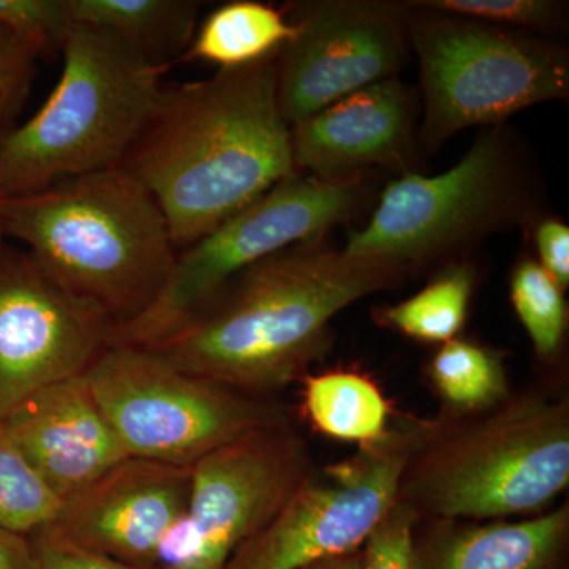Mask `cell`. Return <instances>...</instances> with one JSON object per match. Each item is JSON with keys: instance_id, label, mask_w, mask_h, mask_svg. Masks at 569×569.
<instances>
[{"instance_id": "25", "label": "cell", "mask_w": 569, "mask_h": 569, "mask_svg": "<svg viewBox=\"0 0 569 569\" xmlns=\"http://www.w3.org/2000/svg\"><path fill=\"white\" fill-rule=\"evenodd\" d=\"M411 3L553 40L567 31L568 24L567 3L556 0H415Z\"/></svg>"}, {"instance_id": "5", "label": "cell", "mask_w": 569, "mask_h": 569, "mask_svg": "<svg viewBox=\"0 0 569 569\" xmlns=\"http://www.w3.org/2000/svg\"><path fill=\"white\" fill-rule=\"evenodd\" d=\"M62 71L29 121L0 134V197L122 167L151 121L168 69L114 33L73 24Z\"/></svg>"}, {"instance_id": "27", "label": "cell", "mask_w": 569, "mask_h": 569, "mask_svg": "<svg viewBox=\"0 0 569 569\" xmlns=\"http://www.w3.org/2000/svg\"><path fill=\"white\" fill-rule=\"evenodd\" d=\"M419 522L417 512L397 498L362 545L359 569H417L415 530Z\"/></svg>"}, {"instance_id": "8", "label": "cell", "mask_w": 569, "mask_h": 569, "mask_svg": "<svg viewBox=\"0 0 569 569\" xmlns=\"http://www.w3.org/2000/svg\"><path fill=\"white\" fill-rule=\"evenodd\" d=\"M369 193L366 174L340 179L290 176L179 250L162 293L140 317L116 326L111 343L159 346L201 312L236 276L288 247L325 239L332 228L353 219Z\"/></svg>"}, {"instance_id": "22", "label": "cell", "mask_w": 569, "mask_h": 569, "mask_svg": "<svg viewBox=\"0 0 569 569\" xmlns=\"http://www.w3.org/2000/svg\"><path fill=\"white\" fill-rule=\"evenodd\" d=\"M427 377L451 417H471L511 396L497 350L467 339L449 340L430 358Z\"/></svg>"}, {"instance_id": "32", "label": "cell", "mask_w": 569, "mask_h": 569, "mask_svg": "<svg viewBox=\"0 0 569 569\" xmlns=\"http://www.w3.org/2000/svg\"><path fill=\"white\" fill-rule=\"evenodd\" d=\"M359 567H361V549L316 561L302 569H359Z\"/></svg>"}, {"instance_id": "2", "label": "cell", "mask_w": 569, "mask_h": 569, "mask_svg": "<svg viewBox=\"0 0 569 569\" xmlns=\"http://www.w3.org/2000/svg\"><path fill=\"white\" fill-rule=\"evenodd\" d=\"M280 51L163 88L123 160L162 209L178 252L298 173L277 93Z\"/></svg>"}, {"instance_id": "24", "label": "cell", "mask_w": 569, "mask_h": 569, "mask_svg": "<svg viewBox=\"0 0 569 569\" xmlns=\"http://www.w3.org/2000/svg\"><path fill=\"white\" fill-rule=\"evenodd\" d=\"M59 508L61 501L0 426V527L31 537L54 523Z\"/></svg>"}, {"instance_id": "33", "label": "cell", "mask_w": 569, "mask_h": 569, "mask_svg": "<svg viewBox=\"0 0 569 569\" xmlns=\"http://www.w3.org/2000/svg\"><path fill=\"white\" fill-rule=\"evenodd\" d=\"M0 203H2V197H0ZM6 230H3L2 212H0V252L3 250V238H6Z\"/></svg>"}, {"instance_id": "21", "label": "cell", "mask_w": 569, "mask_h": 569, "mask_svg": "<svg viewBox=\"0 0 569 569\" xmlns=\"http://www.w3.org/2000/svg\"><path fill=\"white\" fill-rule=\"evenodd\" d=\"M477 274L471 261H451L418 293L399 305L378 307L373 318L399 335L441 346L462 331Z\"/></svg>"}, {"instance_id": "9", "label": "cell", "mask_w": 569, "mask_h": 569, "mask_svg": "<svg viewBox=\"0 0 569 569\" xmlns=\"http://www.w3.org/2000/svg\"><path fill=\"white\" fill-rule=\"evenodd\" d=\"M86 378L129 458L192 468L253 430L290 421L271 399L183 372L152 348L111 343Z\"/></svg>"}, {"instance_id": "29", "label": "cell", "mask_w": 569, "mask_h": 569, "mask_svg": "<svg viewBox=\"0 0 569 569\" xmlns=\"http://www.w3.org/2000/svg\"><path fill=\"white\" fill-rule=\"evenodd\" d=\"M29 539L37 569H138L74 545L52 526L36 531Z\"/></svg>"}, {"instance_id": "15", "label": "cell", "mask_w": 569, "mask_h": 569, "mask_svg": "<svg viewBox=\"0 0 569 569\" xmlns=\"http://www.w3.org/2000/svg\"><path fill=\"white\" fill-rule=\"evenodd\" d=\"M298 173L325 179L370 168L410 173L417 159L418 99L399 78L367 86L290 127Z\"/></svg>"}, {"instance_id": "26", "label": "cell", "mask_w": 569, "mask_h": 569, "mask_svg": "<svg viewBox=\"0 0 569 569\" xmlns=\"http://www.w3.org/2000/svg\"><path fill=\"white\" fill-rule=\"evenodd\" d=\"M0 24L39 58L61 50L71 21L66 0H0Z\"/></svg>"}, {"instance_id": "18", "label": "cell", "mask_w": 569, "mask_h": 569, "mask_svg": "<svg viewBox=\"0 0 569 569\" xmlns=\"http://www.w3.org/2000/svg\"><path fill=\"white\" fill-rule=\"evenodd\" d=\"M70 21L114 33L157 66L182 61L198 29L193 0H66Z\"/></svg>"}, {"instance_id": "17", "label": "cell", "mask_w": 569, "mask_h": 569, "mask_svg": "<svg viewBox=\"0 0 569 569\" xmlns=\"http://www.w3.org/2000/svg\"><path fill=\"white\" fill-rule=\"evenodd\" d=\"M569 505L520 520L425 519L417 569H568Z\"/></svg>"}, {"instance_id": "30", "label": "cell", "mask_w": 569, "mask_h": 569, "mask_svg": "<svg viewBox=\"0 0 569 569\" xmlns=\"http://www.w3.org/2000/svg\"><path fill=\"white\" fill-rule=\"evenodd\" d=\"M538 263L561 288L569 287V228L557 217L539 216L530 224Z\"/></svg>"}, {"instance_id": "16", "label": "cell", "mask_w": 569, "mask_h": 569, "mask_svg": "<svg viewBox=\"0 0 569 569\" xmlns=\"http://www.w3.org/2000/svg\"><path fill=\"white\" fill-rule=\"evenodd\" d=\"M2 427L59 501L88 489L129 459L86 372L41 389Z\"/></svg>"}, {"instance_id": "23", "label": "cell", "mask_w": 569, "mask_h": 569, "mask_svg": "<svg viewBox=\"0 0 569 569\" xmlns=\"http://www.w3.org/2000/svg\"><path fill=\"white\" fill-rule=\"evenodd\" d=\"M511 302L526 328L535 353L545 361L556 358L568 331L565 291L535 258L526 257L512 269Z\"/></svg>"}, {"instance_id": "20", "label": "cell", "mask_w": 569, "mask_h": 569, "mask_svg": "<svg viewBox=\"0 0 569 569\" xmlns=\"http://www.w3.org/2000/svg\"><path fill=\"white\" fill-rule=\"evenodd\" d=\"M307 417L325 436L376 443L389 430V406L372 380L353 372H326L305 378Z\"/></svg>"}, {"instance_id": "7", "label": "cell", "mask_w": 569, "mask_h": 569, "mask_svg": "<svg viewBox=\"0 0 569 569\" xmlns=\"http://www.w3.org/2000/svg\"><path fill=\"white\" fill-rule=\"evenodd\" d=\"M410 7L408 47L422 89L419 144L433 152L460 130L496 127L533 104L568 99L559 40Z\"/></svg>"}, {"instance_id": "3", "label": "cell", "mask_w": 569, "mask_h": 569, "mask_svg": "<svg viewBox=\"0 0 569 569\" xmlns=\"http://www.w3.org/2000/svg\"><path fill=\"white\" fill-rule=\"evenodd\" d=\"M0 212L7 236L116 326L148 310L173 271L178 250L162 209L126 168L2 198Z\"/></svg>"}, {"instance_id": "19", "label": "cell", "mask_w": 569, "mask_h": 569, "mask_svg": "<svg viewBox=\"0 0 569 569\" xmlns=\"http://www.w3.org/2000/svg\"><path fill=\"white\" fill-rule=\"evenodd\" d=\"M293 36L284 9L257 0H233L213 9L198 24L182 61L238 69L282 50Z\"/></svg>"}, {"instance_id": "10", "label": "cell", "mask_w": 569, "mask_h": 569, "mask_svg": "<svg viewBox=\"0 0 569 569\" xmlns=\"http://www.w3.org/2000/svg\"><path fill=\"white\" fill-rule=\"evenodd\" d=\"M316 470L291 421L253 430L204 456L192 467L186 511L160 545L156 569H224Z\"/></svg>"}, {"instance_id": "14", "label": "cell", "mask_w": 569, "mask_h": 569, "mask_svg": "<svg viewBox=\"0 0 569 569\" xmlns=\"http://www.w3.org/2000/svg\"><path fill=\"white\" fill-rule=\"evenodd\" d=\"M192 468L129 458L61 501L56 530L74 545L138 569L157 552L189 501Z\"/></svg>"}, {"instance_id": "12", "label": "cell", "mask_w": 569, "mask_h": 569, "mask_svg": "<svg viewBox=\"0 0 569 569\" xmlns=\"http://www.w3.org/2000/svg\"><path fill=\"white\" fill-rule=\"evenodd\" d=\"M284 11L295 36L279 54L277 93L290 127L406 63L407 2L310 0Z\"/></svg>"}, {"instance_id": "13", "label": "cell", "mask_w": 569, "mask_h": 569, "mask_svg": "<svg viewBox=\"0 0 569 569\" xmlns=\"http://www.w3.org/2000/svg\"><path fill=\"white\" fill-rule=\"evenodd\" d=\"M114 321L52 279L31 253L0 252V426L33 395L86 372Z\"/></svg>"}, {"instance_id": "11", "label": "cell", "mask_w": 569, "mask_h": 569, "mask_svg": "<svg viewBox=\"0 0 569 569\" xmlns=\"http://www.w3.org/2000/svg\"><path fill=\"white\" fill-rule=\"evenodd\" d=\"M426 421L389 427L358 455L312 475L224 569H302L362 548L397 500Z\"/></svg>"}, {"instance_id": "31", "label": "cell", "mask_w": 569, "mask_h": 569, "mask_svg": "<svg viewBox=\"0 0 569 569\" xmlns=\"http://www.w3.org/2000/svg\"><path fill=\"white\" fill-rule=\"evenodd\" d=\"M0 569H37L29 537L0 527Z\"/></svg>"}, {"instance_id": "6", "label": "cell", "mask_w": 569, "mask_h": 569, "mask_svg": "<svg viewBox=\"0 0 569 569\" xmlns=\"http://www.w3.org/2000/svg\"><path fill=\"white\" fill-rule=\"evenodd\" d=\"M537 173L505 123L479 134L455 167L410 171L389 182L365 227L343 252L413 268L447 260L486 236L530 227L539 216Z\"/></svg>"}, {"instance_id": "1", "label": "cell", "mask_w": 569, "mask_h": 569, "mask_svg": "<svg viewBox=\"0 0 569 569\" xmlns=\"http://www.w3.org/2000/svg\"><path fill=\"white\" fill-rule=\"evenodd\" d=\"M403 266L350 257L325 239L288 247L224 284L152 350L183 372L271 399L331 347V323L359 299L396 287Z\"/></svg>"}, {"instance_id": "28", "label": "cell", "mask_w": 569, "mask_h": 569, "mask_svg": "<svg viewBox=\"0 0 569 569\" xmlns=\"http://www.w3.org/2000/svg\"><path fill=\"white\" fill-rule=\"evenodd\" d=\"M37 56L0 24V134L31 89Z\"/></svg>"}, {"instance_id": "4", "label": "cell", "mask_w": 569, "mask_h": 569, "mask_svg": "<svg viewBox=\"0 0 569 569\" xmlns=\"http://www.w3.org/2000/svg\"><path fill=\"white\" fill-rule=\"evenodd\" d=\"M569 485V402L516 392L471 417L426 421L397 498L425 519L541 515Z\"/></svg>"}]
</instances>
